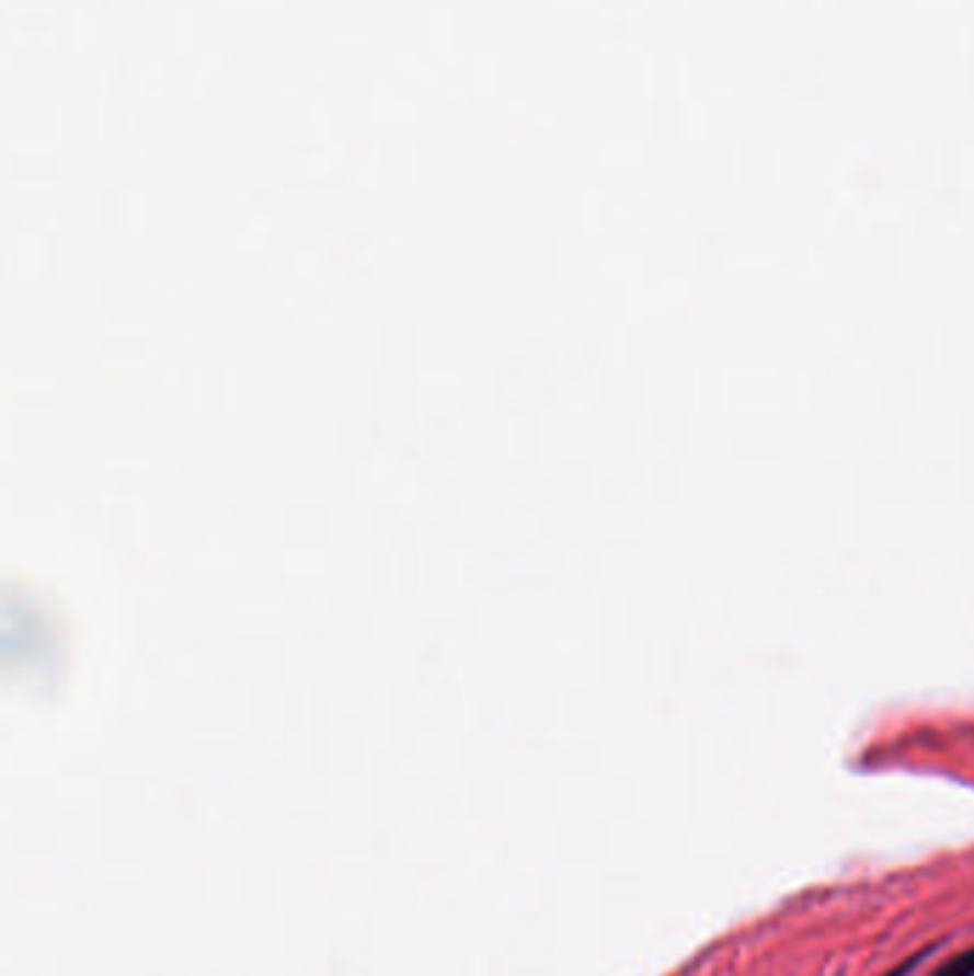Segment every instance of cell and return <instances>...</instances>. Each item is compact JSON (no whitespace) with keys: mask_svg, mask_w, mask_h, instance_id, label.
<instances>
[{"mask_svg":"<svg viewBox=\"0 0 974 976\" xmlns=\"http://www.w3.org/2000/svg\"><path fill=\"white\" fill-rule=\"evenodd\" d=\"M929 976H974V945L946 960L940 968L931 971Z\"/></svg>","mask_w":974,"mask_h":976,"instance_id":"obj_1","label":"cell"},{"mask_svg":"<svg viewBox=\"0 0 974 976\" xmlns=\"http://www.w3.org/2000/svg\"><path fill=\"white\" fill-rule=\"evenodd\" d=\"M924 956H926V954H915L909 962H901V965H897V968H892V971H889V974H883V976H909L912 971H915L917 965H920V962H924Z\"/></svg>","mask_w":974,"mask_h":976,"instance_id":"obj_2","label":"cell"}]
</instances>
